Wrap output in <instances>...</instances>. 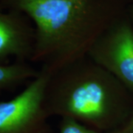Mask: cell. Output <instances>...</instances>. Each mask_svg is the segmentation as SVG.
<instances>
[{"mask_svg":"<svg viewBox=\"0 0 133 133\" xmlns=\"http://www.w3.org/2000/svg\"><path fill=\"white\" fill-rule=\"evenodd\" d=\"M127 0H0L27 16L35 29L31 62L50 72L84 57L95 42L127 14Z\"/></svg>","mask_w":133,"mask_h":133,"instance_id":"6da1fadb","label":"cell"},{"mask_svg":"<svg viewBox=\"0 0 133 133\" xmlns=\"http://www.w3.org/2000/svg\"><path fill=\"white\" fill-rule=\"evenodd\" d=\"M44 107L50 118L72 119L108 133L133 112V95L86 56L50 72Z\"/></svg>","mask_w":133,"mask_h":133,"instance_id":"7a4b0ae2","label":"cell"},{"mask_svg":"<svg viewBox=\"0 0 133 133\" xmlns=\"http://www.w3.org/2000/svg\"><path fill=\"white\" fill-rule=\"evenodd\" d=\"M50 72L39 73L13 98L0 101V133H49L44 91Z\"/></svg>","mask_w":133,"mask_h":133,"instance_id":"3957f363","label":"cell"},{"mask_svg":"<svg viewBox=\"0 0 133 133\" xmlns=\"http://www.w3.org/2000/svg\"><path fill=\"white\" fill-rule=\"evenodd\" d=\"M87 56L133 95V26L127 14L95 41Z\"/></svg>","mask_w":133,"mask_h":133,"instance_id":"277c9868","label":"cell"},{"mask_svg":"<svg viewBox=\"0 0 133 133\" xmlns=\"http://www.w3.org/2000/svg\"><path fill=\"white\" fill-rule=\"evenodd\" d=\"M34 46L35 29L28 17L0 7V62H31Z\"/></svg>","mask_w":133,"mask_h":133,"instance_id":"5b68a950","label":"cell"},{"mask_svg":"<svg viewBox=\"0 0 133 133\" xmlns=\"http://www.w3.org/2000/svg\"><path fill=\"white\" fill-rule=\"evenodd\" d=\"M39 73L28 62L14 61L0 62V92L13 90L27 81H30Z\"/></svg>","mask_w":133,"mask_h":133,"instance_id":"8992f818","label":"cell"},{"mask_svg":"<svg viewBox=\"0 0 133 133\" xmlns=\"http://www.w3.org/2000/svg\"><path fill=\"white\" fill-rule=\"evenodd\" d=\"M59 133H104L70 118H61Z\"/></svg>","mask_w":133,"mask_h":133,"instance_id":"52a82bcc","label":"cell"},{"mask_svg":"<svg viewBox=\"0 0 133 133\" xmlns=\"http://www.w3.org/2000/svg\"><path fill=\"white\" fill-rule=\"evenodd\" d=\"M108 133H133V112L120 127Z\"/></svg>","mask_w":133,"mask_h":133,"instance_id":"ba28073f","label":"cell"},{"mask_svg":"<svg viewBox=\"0 0 133 133\" xmlns=\"http://www.w3.org/2000/svg\"><path fill=\"white\" fill-rule=\"evenodd\" d=\"M127 15L129 18L130 19V22L133 26V3L132 5H129L128 8V11H127Z\"/></svg>","mask_w":133,"mask_h":133,"instance_id":"9c48e42d","label":"cell"}]
</instances>
